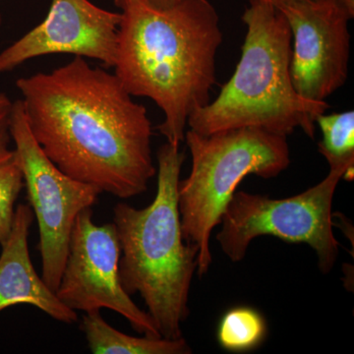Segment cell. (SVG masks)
Returning <instances> with one entry per match:
<instances>
[{
  "label": "cell",
  "instance_id": "cell-1",
  "mask_svg": "<svg viewBox=\"0 0 354 354\" xmlns=\"http://www.w3.org/2000/svg\"><path fill=\"white\" fill-rule=\"evenodd\" d=\"M16 86L32 136L60 171L120 199L148 190L152 124L115 74L75 57Z\"/></svg>",
  "mask_w": 354,
  "mask_h": 354
},
{
  "label": "cell",
  "instance_id": "cell-2",
  "mask_svg": "<svg viewBox=\"0 0 354 354\" xmlns=\"http://www.w3.org/2000/svg\"><path fill=\"white\" fill-rule=\"evenodd\" d=\"M121 10L113 68L132 97L152 100L165 120L158 130L174 145L188 118L209 102L223 43L218 11L209 0H179L158 9L148 0H114Z\"/></svg>",
  "mask_w": 354,
  "mask_h": 354
},
{
  "label": "cell",
  "instance_id": "cell-3",
  "mask_svg": "<svg viewBox=\"0 0 354 354\" xmlns=\"http://www.w3.org/2000/svg\"><path fill=\"white\" fill-rule=\"evenodd\" d=\"M158 188L153 202L137 209L124 202L113 208L120 247L118 274L127 295L139 293L160 337H183L190 314L189 292L199 248L184 239L178 184L185 153L178 145L158 149Z\"/></svg>",
  "mask_w": 354,
  "mask_h": 354
},
{
  "label": "cell",
  "instance_id": "cell-4",
  "mask_svg": "<svg viewBox=\"0 0 354 354\" xmlns=\"http://www.w3.org/2000/svg\"><path fill=\"white\" fill-rule=\"evenodd\" d=\"M242 21L247 32L241 60L220 95L188 118L202 135L253 127L290 136L300 128L315 137V120L327 102L300 97L290 76L292 35L286 16L266 0H249Z\"/></svg>",
  "mask_w": 354,
  "mask_h": 354
},
{
  "label": "cell",
  "instance_id": "cell-5",
  "mask_svg": "<svg viewBox=\"0 0 354 354\" xmlns=\"http://www.w3.org/2000/svg\"><path fill=\"white\" fill-rule=\"evenodd\" d=\"M192 157L189 176L178 184V209L186 242L199 248L198 276L209 272L214 228L246 176L274 178L288 169V137L259 128L244 127L202 135L186 130Z\"/></svg>",
  "mask_w": 354,
  "mask_h": 354
},
{
  "label": "cell",
  "instance_id": "cell-6",
  "mask_svg": "<svg viewBox=\"0 0 354 354\" xmlns=\"http://www.w3.org/2000/svg\"><path fill=\"white\" fill-rule=\"evenodd\" d=\"M351 169L330 167L321 183L283 199L235 191L216 234L221 251L232 262H241L254 239L271 235L288 243L307 244L315 251L320 272L329 274L339 257L333 201L342 176Z\"/></svg>",
  "mask_w": 354,
  "mask_h": 354
},
{
  "label": "cell",
  "instance_id": "cell-7",
  "mask_svg": "<svg viewBox=\"0 0 354 354\" xmlns=\"http://www.w3.org/2000/svg\"><path fill=\"white\" fill-rule=\"evenodd\" d=\"M9 134L15 144L28 201L38 221L41 278L57 291L76 218L97 202L99 189L65 174L32 136L21 100L13 102Z\"/></svg>",
  "mask_w": 354,
  "mask_h": 354
},
{
  "label": "cell",
  "instance_id": "cell-8",
  "mask_svg": "<svg viewBox=\"0 0 354 354\" xmlns=\"http://www.w3.org/2000/svg\"><path fill=\"white\" fill-rule=\"evenodd\" d=\"M120 247L114 223L95 225L92 208L79 214L70 235L68 255L55 295L74 311L111 309L124 317L133 330L158 339L148 312L123 290L118 274Z\"/></svg>",
  "mask_w": 354,
  "mask_h": 354
},
{
  "label": "cell",
  "instance_id": "cell-9",
  "mask_svg": "<svg viewBox=\"0 0 354 354\" xmlns=\"http://www.w3.org/2000/svg\"><path fill=\"white\" fill-rule=\"evenodd\" d=\"M279 9L292 35L293 87L309 101L327 102L348 80L354 13L342 0H290Z\"/></svg>",
  "mask_w": 354,
  "mask_h": 354
},
{
  "label": "cell",
  "instance_id": "cell-10",
  "mask_svg": "<svg viewBox=\"0 0 354 354\" xmlns=\"http://www.w3.org/2000/svg\"><path fill=\"white\" fill-rule=\"evenodd\" d=\"M120 12L88 0H53L43 22L0 53V75L39 57L68 53L113 67Z\"/></svg>",
  "mask_w": 354,
  "mask_h": 354
},
{
  "label": "cell",
  "instance_id": "cell-11",
  "mask_svg": "<svg viewBox=\"0 0 354 354\" xmlns=\"http://www.w3.org/2000/svg\"><path fill=\"white\" fill-rule=\"evenodd\" d=\"M32 221L30 205L16 207L10 234L0 254V312L15 305H31L59 322H76L77 312L60 301L32 264L28 237Z\"/></svg>",
  "mask_w": 354,
  "mask_h": 354
},
{
  "label": "cell",
  "instance_id": "cell-12",
  "mask_svg": "<svg viewBox=\"0 0 354 354\" xmlns=\"http://www.w3.org/2000/svg\"><path fill=\"white\" fill-rule=\"evenodd\" d=\"M81 330L88 349L94 354H190L192 348L184 337H133L114 329L104 318L101 310L86 312Z\"/></svg>",
  "mask_w": 354,
  "mask_h": 354
},
{
  "label": "cell",
  "instance_id": "cell-13",
  "mask_svg": "<svg viewBox=\"0 0 354 354\" xmlns=\"http://www.w3.org/2000/svg\"><path fill=\"white\" fill-rule=\"evenodd\" d=\"M267 335L264 317L251 307L228 310L218 324L216 339L223 349L243 353L258 348Z\"/></svg>",
  "mask_w": 354,
  "mask_h": 354
},
{
  "label": "cell",
  "instance_id": "cell-14",
  "mask_svg": "<svg viewBox=\"0 0 354 354\" xmlns=\"http://www.w3.org/2000/svg\"><path fill=\"white\" fill-rule=\"evenodd\" d=\"M315 122L323 135L319 153L330 167H354V111L319 114Z\"/></svg>",
  "mask_w": 354,
  "mask_h": 354
},
{
  "label": "cell",
  "instance_id": "cell-15",
  "mask_svg": "<svg viewBox=\"0 0 354 354\" xmlns=\"http://www.w3.org/2000/svg\"><path fill=\"white\" fill-rule=\"evenodd\" d=\"M10 135L0 140V246L6 243L15 215V203L24 187L15 150L8 148Z\"/></svg>",
  "mask_w": 354,
  "mask_h": 354
},
{
  "label": "cell",
  "instance_id": "cell-16",
  "mask_svg": "<svg viewBox=\"0 0 354 354\" xmlns=\"http://www.w3.org/2000/svg\"><path fill=\"white\" fill-rule=\"evenodd\" d=\"M13 102L8 95L0 93V140L8 136L9 124H10L11 113H12Z\"/></svg>",
  "mask_w": 354,
  "mask_h": 354
},
{
  "label": "cell",
  "instance_id": "cell-17",
  "mask_svg": "<svg viewBox=\"0 0 354 354\" xmlns=\"http://www.w3.org/2000/svg\"><path fill=\"white\" fill-rule=\"evenodd\" d=\"M179 0H148L149 3L158 9H167L176 6Z\"/></svg>",
  "mask_w": 354,
  "mask_h": 354
},
{
  "label": "cell",
  "instance_id": "cell-18",
  "mask_svg": "<svg viewBox=\"0 0 354 354\" xmlns=\"http://www.w3.org/2000/svg\"><path fill=\"white\" fill-rule=\"evenodd\" d=\"M266 1L269 2L272 6H274L279 9V7L283 6V4L286 3V2L290 1V0H266Z\"/></svg>",
  "mask_w": 354,
  "mask_h": 354
},
{
  "label": "cell",
  "instance_id": "cell-19",
  "mask_svg": "<svg viewBox=\"0 0 354 354\" xmlns=\"http://www.w3.org/2000/svg\"><path fill=\"white\" fill-rule=\"evenodd\" d=\"M342 1L348 7L349 10L354 13V0H342Z\"/></svg>",
  "mask_w": 354,
  "mask_h": 354
},
{
  "label": "cell",
  "instance_id": "cell-20",
  "mask_svg": "<svg viewBox=\"0 0 354 354\" xmlns=\"http://www.w3.org/2000/svg\"><path fill=\"white\" fill-rule=\"evenodd\" d=\"M0 26H1V15H0Z\"/></svg>",
  "mask_w": 354,
  "mask_h": 354
}]
</instances>
